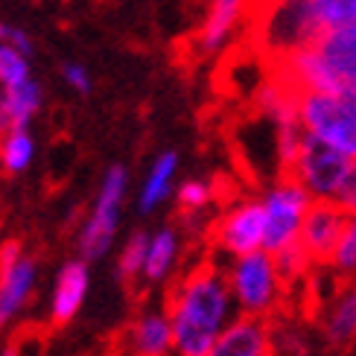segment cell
Here are the masks:
<instances>
[{"label": "cell", "instance_id": "obj_13", "mask_svg": "<svg viewBox=\"0 0 356 356\" xmlns=\"http://www.w3.org/2000/svg\"><path fill=\"white\" fill-rule=\"evenodd\" d=\"M207 356H275V333L266 318L236 316Z\"/></svg>", "mask_w": 356, "mask_h": 356}, {"label": "cell", "instance_id": "obj_4", "mask_svg": "<svg viewBox=\"0 0 356 356\" xmlns=\"http://www.w3.org/2000/svg\"><path fill=\"white\" fill-rule=\"evenodd\" d=\"M298 123L307 135L356 161V91L298 94Z\"/></svg>", "mask_w": 356, "mask_h": 356}, {"label": "cell", "instance_id": "obj_19", "mask_svg": "<svg viewBox=\"0 0 356 356\" xmlns=\"http://www.w3.org/2000/svg\"><path fill=\"white\" fill-rule=\"evenodd\" d=\"M146 248H149V234L146 231L129 234V240L120 248V257H117V277H120V284L126 289H135L138 284H143Z\"/></svg>", "mask_w": 356, "mask_h": 356}, {"label": "cell", "instance_id": "obj_12", "mask_svg": "<svg viewBox=\"0 0 356 356\" xmlns=\"http://www.w3.org/2000/svg\"><path fill=\"white\" fill-rule=\"evenodd\" d=\"M88 289H91V269H88V260L76 257L67 260L56 275L53 284V298H50V324L53 327H65L73 318L79 316V309L88 298Z\"/></svg>", "mask_w": 356, "mask_h": 356}, {"label": "cell", "instance_id": "obj_6", "mask_svg": "<svg viewBox=\"0 0 356 356\" xmlns=\"http://www.w3.org/2000/svg\"><path fill=\"white\" fill-rule=\"evenodd\" d=\"M126 193H129V172L126 167L114 164L108 167V172L102 175L99 190H97V199L88 211V219L79 231V254L82 260H99L106 257L111 245H114V236H117V222H120L123 213V202H126Z\"/></svg>", "mask_w": 356, "mask_h": 356}, {"label": "cell", "instance_id": "obj_28", "mask_svg": "<svg viewBox=\"0 0 356 356\" xmlns=\"http://www.w3.org/2000/svg\"><path fill=\"white\" fill-rule=\"evenodd\" d=\"M0 356H29L26 353V345H24V339H9L6 345H0Z\"/></svg>", "mask_w": 356, "mask_h": 356}, {"label": "cell", "instance_id": "obj_14", "mask_svg": "<svg viewBox=\"0 0 356 356\" xmlns=\"http://www.w3.org/2000/svg\"><path fill=\"white\" fill-rule=\"evenodd\" d=\"M251 0H207L204 21L199 26L196 47L202 53H216L231 41L236 26L243 24Z\"/></svg>", "mask_w": 356, "mask_h": 356}, {"label": "cell", "instance_id": "obj_11", "mask_svg": "<svg viewBox=\"0 0 356 356\" xmlns=\"http://www.w3.org/2000/svg\"><path fill=\"white\" fill-rule=\"evenodd\" d=\"M120 356H172V321L167 307H143L120 336Z\"/></svg>", "mask_w": 356, "mask_h": 356}, {"label": "cell", "instance_id": "obj_16", "mask_svg": "<svg viewBox=\"0 0 356 356\" xmlns=\"http://www.w3.org/2000/svg\"><path fill=\"white\" fill-rule=\"evenodd\" d=\"M324 339L333 348H350L356 342V277L345 280L330 309L324 313Z\"/></svg>", "mask_w": 356, "mask_h": 356}, {"label": "cell", "instance_id": "obj_17", "mask_svg": "<svg viewBox=\"0 0 356 356\" xmlns=\"http://www.w3.org/2000/svg\"><path fill=\"white\" fill-rule=\"evenodd\" d=\"M175 172H178V155L175 152H161L155 158V164L146 172L140 193H138V207L140 213H152L164 204L172 190H175Z\"/></svg>", "mask_w": 356, "mask_h": 356}, {"label": "cell", "instance_id": "obj_24", "mask_svg": "<svg viewBox=\"0 0 356 356\" xmlns=\"http://www.w3.org/2000/svg\"><path fill=\"white\" fill-rule=\"evenodd\" d=\"M0 44L3 47H12V50H18L24 56H33V38H29V33H24L21 26H15V24H0Z\"/></svg>", "mask_w": 356, "mask_h": 356}, {"label": "cell", "instance_id": "obj_22", "mask_svg": "<svg viewBox=\"0 0 356 356\" xmlns=\"http://www.w3.org/2000/svg\"><path fill=\"white\" fill-rule=\"evenodd\" d=\"M26 79H33V73H29V56L0 44V91H12V88L24 85Z\"/></svg>", "mask_w": 356, "mask_h": 356}, {"label": "cell", "instance_id": "obj_26", "mask_svg": "<svg viewBox=\"0 0 356 356\" xmlns=\"http://www.w3.org/2000/svg\"><path fill=\"white\" fill-rule=\"evenodd\" d=\"M336 204L342 207L348 216L356 213V161L350 164V170H348V175H345L342 190H339V196H336Z\"/></svg>", "mask_w": 356, "mask_h": 356}, {"label": "cell", "instance_id": "obj_5", "mask_svg": "<svg viewBox=\"0 0 356 356\" xmlns=\"http://www.w3.org/2000/svg\"><path fill=\"white\" fill-rule=\"evenodd\" d=\"M263 204V222H266V236H263V251L280 254L292 245H298L304 219L313 207V196L292 178H277V181L260 196Z\"/></svg>", "mask_w": 356, "mask_h": 356}, {"label": "cell", "instance_id": "obj_23", "mask_svg": "<svg viewBox=\"0 0 356 356\" xmlns=\"http://www.w3.org/2000/svg\"><path fill=\"white\" fill-rule=\"evenodd\" d=\"M333 272L342 275V277H356V213L348 216L345 222V231H342V240L336 245V254L330 260Z\"/></svg>", "mask_w": 356, "mask_h": 356}, {"label": "cell", "instance_id": "obj_27", "mask_svg": "<svg viewBox=\"0 0 356 356\" xmlns=\"http://www.w3.org/2000/svg\"><path fill=\"white\" fill-rule=\"evenodd\" d=\"M15 129V120H12V111H9V102H6V94L0 91V140H3L9 131Z\"/></svg>", "mask_w": 356, "mask_h": 356}, {"label": "cell", "instance_id": "obj_9", "mask_svg": "<svg viewBox=\"0 0 356 356\" xmlns=\"http://www.w3.org/2000/svg\"><path fill=\"white\" fill-rule=\"evenodd\" d=\"M263 236H266V222H263L260 199L234 202L211 225L213 248L222 251V254H228L231 260L263 251Z\"/></svg>", "mask_w": 356, "mask_h": 356}, {"label": "cell", "instance_id": "obj_2", "mask_svg": "<svg viewBox=\"0 0 356 356\" xmlns=\"http://www.w3.org/2000/svg\"><path fill=\"white\" fill-rule=\"evenodd\" d=\"M277 79L295 94L356 91V24L324 33L309 47L277 58Z\"/></svg>", "mask_w": 356, "mask_h": 356}, {"label": "cell", "instance_id": "obj_18", "mask_svg": "<svg viewBox=\"0 0 356 356\" xmlns=\"http://www.w3.org/2000/svg\"><path fill=\"white\" fill-rule=\"evenodd\" d=\"M35 161V138L29 129H12L0 140V172L3 175H21L33 167Z\"/></svg>", "mask_w": 356, "mask_h": 356}, {"label": "cell", "instance_id": "obj_8", "mask_svg": "<svg viewBox=\"0 0 356 356\" xmlns=\"http://www.w3.org/2000/svg\"><path fill=\"white\" fill-rule=\"evenodd\" d=\"M38 286V260L18 240L0 245V333L24 313Z\"/></svg>", "mask_w": 356, "mask_h": 356}, {"label": "cell", "instance_id": "obj_20", "mask_svg": "<svg viewBox=\"0 0 356 356\" xmlns=\"http://www.w3.org/2000/svg\"><path fill=\"white\" fill-rule=\"evenodd\" d=\"M6 94V102H9V111H12V120H15V129H29L33 117L41 111L44 106V91L35 79H26L24 85L12 88V91H3Z\"/></svg>", "mask_w": 356, "mask_h": 356}, {"label": "cell", "instance_id": "obj_10", "mask_svg": "<svg viewBox=\"0 0 356 356\" xmlns=\"http://www.w3.org/2000/svg\"><path fill=\"white\" fill-rule=\"evenodd\" d=\"M345 222H348V213L336 202H313L298 240V245L304 248L307 260L313 266H330L336 245L342 240Z\"/></svg>", "mask_w": 356, "mask_h": 356}, {"label": "cell", "instance_id": "obj_21", "mask_svg": "<svg viewBox=\"0 0 356 356\" xmlns=\"http://www.w3.org/2000/svg\"><path fill=\"white\" fill-rule=\"evenodd\" d=\"M216 199V187L211 181H204V178H187L175 187V204H178V213L193 219L204 213L207 207L213 204Z\"/></svg>", "mask_w": 356, "mask_h": 356}, {"label": "cell", "instance_id": "obj_7", "mask_svg": "<svg viewBox=\"0 0 356 356\" xmlns=\"http://www.w3.org/2000/svg\"><path fill=\"white\" fill-rule=\"evenodd\" d=\"M350 164H353L350 158H345L342 152L330 149L327 143H321L304 131L301 149L292 164L289 178L298 181L309 196H313V202H336Z\"/></svg>", "mask_w": 356, "mask_h": 356}, {"label": "cell", "instance_id": "obj_3", "mask_svg": "<svg viewBox=\"0 0 356 356\" xmlns=\"http://www.w3.org/2000/svg\"><path fill=\"white\" fill-rule=\"evenodd\" d=\"M225 275L240 316L269 321L284 304L286 280L269 251H254V254L231 260L225 266Z\"/></svg>", "mask_w": 356, "mask_h": 356}, {"label": "cell", "instance_id": "obj_25", "mask_svg": "<svg viewBox=\"0 0 356 356\" xmlns=\"http://www.w3.org/2000/svg\"><path fill=\"white\" fill-rule=\"evenodd\" d=\"M62 79L67 82V88H73L76 94H91V73L85 70V65L79 62H65L62 65Z\"/></svg>", "mask_w": 356, "mask_h": 356}, {"label": "cell", "instance_id": "obj_15", "mask_svg": "<svg viewBox=\"0 0 356 356\" xmlns=\"http://www.w3.org/2000/svg\"><path fill=\"white\" fill-rule=\"evenodd\" d=\"M181 260V234L172 225L158 228L149 234V248H146V263H143V284L158 286L167 284L175 275V266Z\"/></svg>", "mask_w": 356, "mask_h": 356}, {"label": "cell", "instance_id": "obj_29", "mask_svg": "<svg viewBox=\"0 0 356 356\" xmlns=\"http://www.w3.org/2000/svg\"><path fill=\"white\" fill-rule=\"evenodd\" d=\"M35 3H41V0H35Z\"/></svg>", "mask_w": 356, "mask_h": 356}, {"label": "cell", "instance_id": "obj_1", "mask_svg": "<svg viewBox=\"0 0 356 356\" xmlns=\"http://www.w3.org/2000/svg\"><path fill=\"white\" fill-rule=\"evenodd\" d=\"M164 307L172 321V356H207L236 318L225 266L216 260L190 266L172 280Z\"/></svg>", "mask_w": 356, "mask_h": 356}]
</instances>
